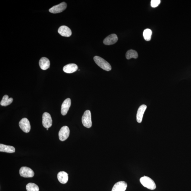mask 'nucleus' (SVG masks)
I'll return each instance as SVG.
<instances>
[{
    "label": "nucleus",
    "instance_id": "nucleus-1",
    "mask_svg": "<svg viewBox=\"0 0 191 191\" xmlns=\"http://www.w3.org/2000/svg\"><path fill=\"white\" fill-rule=\"evenodd\" d=\"M93 59L97 64L103 70L107 71L111 70V67L110 64L101 57L95 56L94 57Z\"/></svg>",
    "mask_w": 191,
    "mask_h": 191
},
{
    "label": "nucleus",
    "instance_id": "nucleus-2",
    "mask_svg": "<svg viewBox=\"0 0 191 191\" xmlns=\"http://www.w3.org/2000/svg\"><path fill=\"white\" fill-rule=\"evenodd\" d=\"M140 182L144 187L148 189L153 190L156 189V185L154 180L151 178L147 176L141 177Z\"/></svg>",
    "mask_w": 191,
    "mask_h": 191
},
{
    "label": "nucleus",
    "instance_id": "nucleus-3",
    "mask_svg": "<svg viewBox=\"0 0 191 191\" xmlns=\"http://www.w3.org/2000/svg\"><path fill=\"white\" fill-rule=\"evenodd\" d=\"M82 122L83 125L87 128H90L91 127L92 122L91 111H90L87 110L84 112L82 118Z\"/></svg>",
    "mask_w": 191,
    "mask_h": 191
},
{
    "label": "nucleus",
    "instance_id": "nucleus-4",
    "mask_svg": "<svg viewBox=\"0 0 191 191\" xmlns=\"http://www.w3.org/2000/svg\"><path fill=\"white\" fill-rule=\"evenodd\" d=\"M42 124L45 128H50L53 124V120L50 114L48 112H45L42 116Z\"/></svg>",
    "mask_w": 191,
    "mask_h": 191
},
{
    "label": "nucleus",
    "instance_id": "nucleus-5",
    "mask_svg": "<svg viewBox=\"0 0 191 191\" xmlns=\"http://www.w3.org/2000/svg\"><path fill=\"white\" fill-rule=\"evenodd\" d=\"M19 173L21 176L24 178L33 177L34 173L31 168L27 167H22L19 170Z\"/></svg>",
    "mask_w": 191,
    "mask_h": 191
},
{
    "label": "nucleus",
    "instance_id": "nucleus-6",
    "mask_svg": "<svg viewBox=\"0 0 191 191\" xmlns=\"http://www.w3.org/2000/svg\"><path fill=\"white\" fill-rule=\"evenodd\" d=\"M70 130L68 126H63L62 127L59 133V140L62 141L66 140L69 137Z\"/></svg>",
    "mask_w": 191,
    "mask_h": 191
},
{
    "label": "nucleus",
    "instance_id": "nucleus-7",
    "mask_svg": "<svg viewBox=\"0 0 191 191\" xmlns=\"http://www.w3.org/2000/svg\"><path fill=\"white\" fill-rule=\"evenodd\" d=\"M19 125L21 129L25 133H28L31 130L29 121L26 118H23L20 121Z\"/></svg>",
    "mask_w": 191,
    "mask_h": 191
},
{
    "label": "nucleus",
    "instance_id": "nucleus-8",
    "mask_svg": "<svg viewBox=\"0 0 191 191\" xmlns=\"http://www.w3.org/2000/svg\"><path fill=\"white\" fill-rule=\"evenodd\" d=\"M67 7V4L65 2H63L56 6L52 7L49 10V11L51 13L57 14L65 10Z\"/></svg>",
    "mask_w": 191,
    "mask_h": 191
},
{
    "label": "nucleus",
    "instance_id": "nucleus-9",
    "mask_svg": "<svg viewBox=\"0 0 191 191\" xmlns=\"http://www.w3.org/2000/svg\"><path fill=\"white\" fill-rule=\"evenodd\" d=\"M118 37L116 34L110 35L104 40L103 43L106 45H111L115 44L118 41Z\"/></svg>",
    "mask_w": 191,
    "mask_h": 191
},
{
    "label": "nucleus",
    "instance_id": "nucleus-10",
    "mask_svg": "<svg viewBox=\"0 0 191 191\" xmlns=\"http://www.w3.org/2000/svg\"><path fill=\"white\" fill-rule=\"evenodd\" d=\"M71 105V100L70 98H67L63 101L62 104L61 108V113L62 115H67Z\"/></svg>",
    "mask_w": 191,
    "mask_h": 191
},
{
    "label": "nucleus",
    "instance_id": "nucleus-11",
    "mask_svg": "<svg viewBox=\"0 0 191 191\" xmlns=\"http://www.w3.org/2000/svg\"><path fill=\"white\" fill-rule=\"evenodd\" d=\"M127 184L124 181H120L115 183L111 191H125L127 188Z\"/></svg>",
    "mask_w": 191,
    "mask_h": 191
},
{
    "label": "nucleus",
    "instance_id": "nucleus-12",
    "mask_svg": "<svg viewBox=\"0 0 191 191\" xmlns=\"http://www.w3.org/2000/svg\"><path fill=\"white\" fill-rule=\"evenodd\" d=\"M58 32L61 36L65 37H70L72 34L71 29L67 26H63L59 27Z\"/></svg>",
    "mask_w": 191,
    "mask_h": 191
},
{
    "label": "nucleus",
    "instance_id": "nucleus-13",
    "mask_svg": "<svg viewBox=\"0 0 191 191\" xmlns=\"http://www.w3.org/2000/svg\"><path fill=\"white\" fill-rule=\"evenodd\" d=\"M147 108V106L145 105H141L139 108L137 115H136V118H137L138 123H140L142 122L143 115Z\"/></svg>",
    "mask_w": 191,
    "mask_h": 191
},
{
    "label": "nucleus",
    "instance_id": "nucleus-14",
    "mask_svg": "<svg viewBox=\"0 0 191 191\" xmlns=\"http://www.w3.org/2000/svg\"><path fill=\"white\" fill-rule=\"evenodd\" d=\"M78 69V66L76 64L74 63H71L67 64L63 68V71L67 73H72L74 72Z\"/></svg>",
    "mask_w": 191,
    "mask_h": 191
},
{
    "label": "nucleus",
    "instance_id": "nucleus-15",
    "mask_svg": "<svg viewBox=\"0 0 191 191\" xmlns=\"http://www.w3.org/2000/svg\"><path fill=\"white\" fill-rule=\"evenodd\" d=\"M39 65L42 70H46L50 67V61L48 58L43 57L40 59Z\"/></svg>",
    "mask_w": 191,
    "mask_h": 191
},
{
    "label": "nucleus",
    "instance_id": "nucleus-16",
    "mask_svg": "<svg viewBox=\"0 0 191 191\" xmlns=\"http://www.w3.org/2000/svg\"><path fill=\"white\" fill-rule=\"evenodd\" d=\"M58 179L59 182L62 184H66L68 182V174L64 171L59 172L58 174Z\"/></svg>",
    "mask_w": 191,
    "mask_h": 191
},
{
    "label": "nucleus",
    "instance_id": "nucleus-17",
    "mask_svg": "<svg viewBox=\"0 0 191 191\" xmlns=\"http://www.w3.org/2000/svg\"><path fill=\"white\" fill-rule=\"evenodd\" d=\"M15 151V148L13 146L1 144H0V152L7 153H13Z\"/></svg>",
    "mask_w": 191,
    "mask_h": 191
},
{
    "label": "nucleus",
    "instance_id": "nucleus-18",
    "mask_svg": "<svg viewBox=\"0 0 191 191\" xmlns=\"http://www.w3.org/2000/svg\"><path fill=\"white\" fill-rule=\"evenodd\" d=\"M13 99L12 98H9V96L7 95H5L2 98L1 102V105L3 106H8L12 102Z\"/></svg>",
    "mask_w": 191,
    "mask_h": 191
},
{
    "label": "nucleus",
    "instance_id": "nucleus-19",
    "mask_svg": "<svg viewBox=\"0 0 191 191\" xmlns=\"http://www.w3.org/2000/svg\"><path fill=\"white\" fill-rule=\"evenodd\" d=\"M126 58L128 59L131 58L137 59L138 57V54L137 52L133 50H128L126 54Z\"/></svg>",
    "mask_w": 191,
    "mask_h": 191
},
{
    "label": "nucleus",
    "instance_id": "nucleus-20",
    "mask_svg": "<svg viewBox=\"0 0 191 191\" xmlns=\"http://www.w3.org/2000/svg\"><path fill=\"white\" fill-rule=\"evenodd\" d=\"M27 191H39V188L38 185L34 183H30L26 186Z\"/></svg>",
    "mask_w": 191,
    "mask_h": 191
},
{
    "label": "nucleus",
    "instance_id": "nucleus-21",
    "mask_svg": "<svg viewBox=\"0 0 191 191\" xmlns=\"http://www.w3.org/2000/svg\"><path fill=\"white\" fill-rule=\"evenodd\" d=\"M152 34V31L149 29H146L143 32V37L146 41H148L150 40Z\"/></svg>",
    "mask_w": 191,
    "mask_h": 191
},
{
    "label": "nucleus",
    "instance_id": "nucleus-22",
    "mask_svg": "<svg viewBox=\"0 0 191 191\" xmlns=\"http://www.w3.org/2000/svg\"><path fill=\"white\" fill-rule=\"evenodd\" d=\"M160 0H152L151 2V6L153 7H158L160 3Z\"/></svg>",
    "mask_w": 191,
    "mask_h": 191
},
{
    "label": "nucleus",
    "instance_id": "nucleus-23",
    "mask_svg": "<svg viewBox=\"0 0 191 191\" xmlns=\"http://www.w3.org/2000/svg\"><path fill=\"white\" fill-rule=\"evenodd\" d=\"M47 130H48V128H47Z\"/></svg>",
    "mask_w": 191,
    "mask_h": 191
}]
</instances>
